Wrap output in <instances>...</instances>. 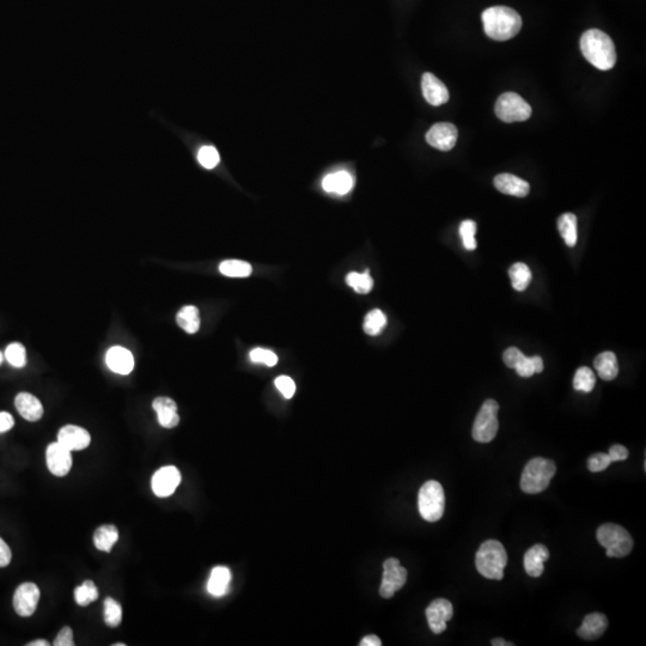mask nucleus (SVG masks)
<instances>
[{
    "label": "nucleus",
    "instance_id": "f257e3e1",
    "mask_svg": "<svg viewBox=\"0 0 646 646\" xmlns=\"http://www.w3.org/2000/svg\"><path fill=\"white\" fill-rule=\"evenodd\" d=\"M581 50L585 59L598 70H612L617 62L613 40L598 29H590L582 35Z\"/></svg>",
    "mask_w": 646,
    "mask_h": 646
},
{
    "label": "nucleus",
    "instance_id": "f03ea898",
    "mask_svg": "<svg viewBox=\"0 0 646 646\" xmlns=\"http://www.w3.org/2000/svg\"><path fill=\"white\" fill-rule=\"evenodd\" d=\"M483 29L487 36L495 41H507L520 33L522 18L514 8L493 6L483 13Z\"/></svg>",
    "mask_w": 646,
    "mask_h": 646
},
{
    "label": "nucleus",
    "instance_id": "7ed1b4c3",
    "mask_svg": "<svg viewBox=\"0 0 646 646\" xmlns=\"http://www.w3.org/2000/svg\"><path fill=\"white\" fill-rule=\"evenodd\" d=\"M507 565V553L499 541H485L479 548L475 556V566L479 573L487 579H503L504 569Z\"/></svg>",
    "mask_w": 646,
    "mask_h": 646
},
{
    "label": "nucleus",
    "instance_id": "20e7f679",
    "mask_svg": "<svg viewBox=\"0 0 646 646\" xmlns=\"http://www.w3.org/2000/svg\"><path fill=\"white\" fill-rule=\"evenodd\" d=\"M556 466L552 460L544 458H535L530 460L524 467L521 488L528 495H537L544 491L553 476L556 475Z\"/></svg>",
    "mask_w": 646,
    "mask_h": 646
},
{
    "label": "nucleus",
    "instance_id": "39448f33",
    "mask_svg": "<svg viewBox=\"0 0 646 646\" xmlns=\"http://www.w3.org/2000/svg\"><path fill=\"white\" fill-rule=\"evenodd\" d=\"M596 536L610 558H624L633 549V539L630 532L618 524H603L597 529Z\"/></svg>",
    "mask_w": 646,
    "mask_h": 646
},
{
    "label": "nucleus",
    "instance_id": "423d86ee",
    "mask_svg": "<svg viewBox=\"0 0 646 646\" xmlns=\"http://www.w3.org/2000/svg\"><path fill=\"white\" fill-rule=\"evenodd\" d=\"M419 514L427 522H437L442 518L446 507V495L442 485L429 480L422 485L418 495Z\"/></svg>",
    "mask_w": 646,
    "mask_h": 646
},
{
    "label": "nucleus",
    "instance_id": "0eeeda50",
    "mask_svg": "<svg viewBox=\"0 0 646 646\" xmlns=\"http://www.w3.org/2000/svg\"><path fill=\"white\" fill-rule=\"evenodd\" d=\"M498 411L499 405L497 401L488 399L483 402L479 413L476 414L472 431L474 441L479 443H490L495 439L499 429L497 418Z\"/></svg>",
    "mask_w": 646,
    "mask_h": 646
},
{
    "label": "nucleus",
    "instance_id": "6e6552de",
    "mask_svg": "<svg viewBox=\"0 0 646 646\" xmlns=\"http://www.w3.org/2000/svg\"><path fill=\"white\" fill-rule=\"evenodd\" d=\"M495 115L504 123H522L532 116V106L516 92L502 95L495 106Z\"/></svg>",
    "mask_w": 646,
    "mask_h": 646
},
{
    "label": "nucleus",
    "instance_id": "1a4fd4ad",
    "mask_svg": "<svg viewBox=\"0 0 646 646\" xmlns=\"http://www.w3.org/2000/svg\"><path fill=\"white\" fill-rule=\"evenodd\" d=\"M407 581V570L402 568L400 561L389 558L383 564V578L380 588V595L383 598H392L397 591L402 589Z\"/></svg>",
    "mask_w": 646,
    "mask_h": 646
},
{
    "label": "nucleus",
    "instance_id": "9d476101",
    "mask_svg": "<svg viewBox=\"0 0 646 646\" xmlns=\"http://www.w3.org/2000/svg\"><path fill=\"white\" fill-rule=\"evenodd\" d=\"M40 601V589L34 583H23L13 593V608L20 617H32Z\"/></svg>",
    "mask_w": 646,
    "mask_h": 646
},
{
    "label": "nucleus",
    "instance_id": "9b49d317",
    "mask_svg": "<svg viewBox=\"0 0 646 646\" xmlns=\"http://www.w3.org/2000/svg\"><path fill=\"white\" fill-rule=\"evenodd\" d=\"M458 128L453 123H436L426 133V142L441 151H450L458 142Z\"/></svg>",
    "mask_w": 646,
    "mask_h": 646
},
{
    "label": "nucleus",
    "instance_id": "f8f14e48",
    "mask_svg": "<svg viewBox=\"0 0 646 646\" xmlns=\"http://www.w3.org/2000/svg\"><path fill=\"white\" fill-rule=\"evenodd\" d=\"M72 451L59 442L50 443L46 451L47 467L55 476H65L72 468Z\"/></svg>",
    "mask_w": 646,
    "mask_h": 646
},
{
    "label": "nucleus",
    "instance_id": "ddd939ff",
    "mask_svg": "<svg viewBox=\"0 0 646 646\" xmlns=\"http://www.w3.org/2000/svg\"><path fill=\"white\" fill-rule=\"evenodd\" d=\"M180 483L181 473L176 467H163L152 476V491L160 498H167L176 491Z\"/></svg>",
    "mask_w": 646,
    "mask_h": 646
},
{
    "label": "nucleus",
    "instance_id": "4468645a",
    "mask_svg": "<svg viewBox=\"0 0 646 646\" xmlns=\"http://www.w3.org/2000/svg\"><path fill=\"white\" fill-rule=\"evenodd\" d=\"M454 615L453 605L448 600L438 598L434 600L426 610V618L429 628L434 634H441L446 630V622L451 620Z\"/></svg>",
    "mask_w": 646,
    "mask_h": 646
},
{
    "label": "nucleus",
    "instance_id": "2eb2a0df",
    "mask_svg": "<svg viewBox=\"0 0 646 646\" xmlns=\"http://www.w3.org/2000/svg\"><path fill=\"white\" fill-rule=\"evenodd\" d=\"M422 90L424 97L431 106H442L449 101V91L446 84L429 72L422 74Z\"/></svg>",
    "mask_w": 646,
    "mask_h": 646
},
{
    "label": "nucleus",
    "instance_id": "dca6fc26",
    "mask_svg": "<svg viewBox=\"0 0 646 646\" xmlns=\"http://www.w3.org/2000/svg\"><path fill=\"white\" fill-rule=\"evenodd\" d=\"M57 442L71 450L78 451L90 446L91 436L85 429L76 425H66L57 434Z\"/></svg>",
    "mask_w": 646,
    "mask_h": 646
},
{
    "label": "nucleus",
    "instance_id": "f3484780",
    "mask_svg": "<svg viewBox=\"0 0 646 646\" xmlns=\"http://www.w3.org/2000/svg\"><path fill=\"white\" fill-rule=\"evenodd\" d=\"M106 362L108 368L119 375H128L135 368L133 355L121 346H114L106 352Z\"/></svg>",
    "mask_w": 646,
    "mask_h": 646
},
{
    "label": "nucleus",
    "instance_id": "a211bd4d",
    "mask_svg": "<svg viewBox=\"0 0 646 646\" xmlns=\"http://www.w3.org/2000/svg\"><path fill=\"white\" fill-rule=\"evenodd\" d=\"M160 426L165 429H174L180 422V415L177 413V405L170 397H157L152 402Z\"/></svg>",
    "mask_w": 646,
    "mask_h": 646
},
{
    "label": "nucleus",
    "instance_id": "6ab92c4d",
    "mask_svg": "<svg viewBox=\"0 0 646 646\" xmlns=\"http://www.w3.org/2000/svg\"><path fill=\"white\" fill-rule=\"evenodd\" d=\"M495 187L499 192L517 198L527 197L530 191V186L527 181L511 174H500L495 176Z\"/></svg>",
    "mask_w": 646,
    "mask_h": 646
},
{
    "label": "nucleus",
    "instance_id": "aec40b11",
    "mask_svg": "<svg viewBox=\"0 0 646 646\" xmlns=\"http://www.w3.org/2000/svg\"><path fill=\"white\" fill-rule=\"evenodd\" d=\"M15 406L21 417L28 422H39L43 415V406L33 394H18L15 399Z\"/></svg>",
    "mask_w": 646,
    "mask_h": 646
},
{
    "label": "nucleus",
    "instance_id": "412c9836",
    "mask_svg": "<svg viewBox=\"0 0 646 646\" xmlns=\"http://www.w3.org/2000/svg\"><path fill=\"white\" fill-rule=\"evenodd\" d=\"M608 627V619L601 613H591L585 617L577 634L585 640H595L603 635Z\"/></svg>",
    "mask_w": 646,
    "mask_h": 646
},
{
    "label": "nucleus",
    "instance_id": "4be33fe9",
    "mask_svg": "<svg viewBox=\"0 0 646 646\" xmlns=\"http://www.w3.org/2000/svg\"><path fill=\"white\" fill-rule=\"evenodd\" d=\"M549 558V551L544 544H535L524 556V570L530 577H540L544 573V563Z\"/></svg>",
    "mask_w": 646,
    "mask_h": 646
},
{
    "label": "nucleus",
    "instance_id": "5701e85b",
    "mask_svg": "<svg viewBox=\"0 0 646 646\" xmlns=\"http://www.w3.org/2000/svg\"><path fill=\"white\" fill-rule=\"evenodd\" d=\"M231 572L225 566H216L207 582V591L213 597H221L229 591Z\"/></svg>",
    "mask_w": 646,
    "mask_h": 646
},
{
    "label": "nucleus",
    "instance_id": "b1692460",
    "mask_svg": "<svg viewBox=\"0 0 646 646\" xmlns=\"http://www.w3.org/2000/svg\"><path fill=\"white\" fill-rule=\"evenodd\" d=\"M355 180L348 172H338L327 175L322 181V187L326 192L336 193L340 195L348 194L353 188Z\"/></svg>",
    "mask_w": 646,
    "mask_h": 646
},
{
    "label": "nucleus",
    "instance_id": "393cba45",
    "mask_svg": "<svg viewBox=\"0 0 646 646\" xmlns=\"http://www.w3.org/2000/svg\"><path fill=\"white\" fill-rule=\"evenodd\" d=\"M593 366L602 380H613L618 376V359L613 352L605 351L600 353L593 360Z\"/></svg>",
    "mask_w": 646,
    "mask_h": 646
},
{
    "label": "nucleus",
    "instance_id": "a878e982",
    "mask_svg": "<svg viewBox=\"0 0 646 646\" xmlns=\"http://www.w3.org/2000/svg\"><path fill=\"white\" fill-rule=\"evenodd\" d=\"M119 540V530L115 525L108 524L99 527L94 534V544L97 549L109 553Z\"/></svg>",
    "mask_w": 646,
    "mask_h": 646
},
{
    "label": "nucleus",
    "instance_id": "bb28decb",
    "mask_svg": "<svg viewBox=\"0 0 646 646\" xmlns=\"http://www.w3.org/2000/svg\"><path fill=\"white\" fill-rule=\"evenodd\" d=\"M176 322L188 334H194L200 328V316L199 309L194 305H186L176 316Z\"/></svg>",
    "mask_w": 646,
    "mask_h": 646
},
{
    "label": "nucleus",
    "instance_id": "cd10ccee",
    "mask_svg": "<svg viewBox=\"0 0 646 646\" xmlns=\"http://www.w3.org/2000/svg\"><path fill=\"white\" fill-rule=\"evenodd\" d=\"M558 229L569 247L577 245V217L573 213H564L558 219Z\"/></svg>",
    "mask_w": 646,
    "mask_h": 646
},
{
    "label": "nucleus",
    "instance_id": "c85d7f7f",
    "mask_svg": "<svg viewBox=\"0 0 646 646\" xmlns=\"http://www.w3.org/2000/svg\"><path fill=\"white\" fill-rule=\"evenodd\" d=\"M219 272L230 278H247L253 272V268L252 265L246 261L226 260L219 265Z\"/></svg>",
    "mask_w": 646,
    "mask_h": 646
},
{
    "label": "nucleus",
    "instance_id": "c756f323",
    "mask_svg": "<svg viewBox=\"0 0 646 646\" xmlns=\"http://www.w3.org/2000/svg\"><path fill=\"white\" fill-rule=\"evenodd\" d=\"M509 275L511 279L512 287L520 292L525 290L532 282V272L529 270V267L522 262H517L515 265H512L511 268L509 270Z\"/></svg>",
    "mask_w": 646,
    "mask_h": 646
},
{
    "label": "nucleus",
    "instance_id": "7c9ffc66",
    "mask_svg": "<svg viewBox=\"0 0 646 646\" xmlns=\"http://www.w3.org/2000/svg\"><path fill=\"white\" fill-rule=\"evenodd\" d=\"M596 385V377L593 375V371L590 368L582 366L577 370L573 377V388L577 392L582 393H590L593 392Z\"/></svg>",
    "mask_w": 646,
    "mask_h": 646
},
{
    "label": "nucleus",
    "instance_id": "2f4dec72",
    "mask_svg": "<svg viewBox=\"0 0 646 646\" xmlns=\"http://www.w3.org/2000/svg\"><path fill=\"white\" fill-rule=\"evenodd\" d=\"M346 282L348 287H351L353 290L362 295H366L373 290V279L369 273V270H365V273H357V272L348 273Z\"/></svg>",
    "mask_w": 646,
    "mask_h": 646
},
{
    "label": "nucleus",
    "instance_id": "473e14b6",
    "mask_svg": "<svg viewBox=\"0 0 646 646\" xmlns=\"http://www.w3.org/2000/svg\"><path fill=\"white\" fill-rule=\"evenodd\" d=\"M387 326V317L378 309L369 312L364 319V331L368 336H376L382 333Z\"/></svg>",
    "mask_w": 646,
    "mask_h": 646
},
{
    "label": "nucleus",
    "instance_id": "72a5a7b5",
    "mask_svg": "<svg viewBox=\"0 0 646 646\" xmlns=\"http://www.w3.org/2000/svg\"><path fill=\"white\" fill-rule=\"evenodd\" d=\"M97 598H99V590L92 581H85L74 589V600L78 605L82 607L90 605L91 602L96 601Z\"/></svg>",
    "mask_w": 646,
    "mask_h": 646
},
{
    "label": "nucleus",
    "instance_id": "f704fd0d",
    "mask_svg": "<svg viewBox=\"0 0 646 646\" xmlns=\"http://www.w3.org/2000/svg\"><path fill=\"white\" fill-rule=\"evenodd\" d=\"M517 375L521 377H532L534 373H542L544 360L539 356L524 357L515 368Z\"/></svg>",
    "mask_w": 646,
    "mask_h": 646
},
{
    "label": "nucleus",
    "instance_id": "c9c22d12",
    "mask_svg": "<svg viewBox=\"0 0 646 646\" xmlns=\"http://www.w3.org/2000/svg\"><path fill=\"white\" fill-rule=\"evenodd\" d=\"M104 621L109 627H118L123 621V608L113 597L104 600Z\"/></svg>",
    "mask_w": 646,
    "mask_h": 646
},
{
    "label": "nucleus",
    "instance_id": "e433bc0d",
    "mask_svg": "<svg viewBox=\"0 0 646 646\" xmlns=\"http://www.w3.org/2000/svg\"><path fill=\"white\" fill-rule=\"evenodd\" d=\"M5 358L8 360V364L13 365L15 368H25L27 365V351L25 346L20 343L8 345L5 350Z\"/></svg>",
    "mask_w": 646,
    "mask_h": 646
},
{
    "label": "nucleus",
    "instance_id": "4c0bfd02",
    "mask_svg": "<svg viewBox=\"0 0 646 646\" xmlns=\"http://www.w3.org/2000/svg\"><path fill=\"white\" fill-rule=\"evenodd\" d=\"M460 236L462 238L463 247L467 250H474L476 248V241H475V233H476V223L473 221H463L458 228Z\"/></svg>",
    "mask_w": 646,
    "mask_h": 646
},
{
    "label": "nucleus",
    "instance_id": "58836bf2",
    "mask_svg": "<svg viewBox=\"0 0 646 646\" xmlns=\"http://www.w3.org/2000/svg\"><path fill=\"white\" fill-rule=\"evenodd\" d=\"M249 357L252 362L256 364L274 366L278 363V356L274 352L265 350V348H254L253 351L250 352Z\"/></svg>",
    "mask_w": 646,
    "mask_h": 646
},
{
    "label": "nucleus",
    "instance_id": "ea45409f",
    "mask_svg": "<svg viewBox=\"0 0 646 646\" xmlns=\"http://www.w3.org/2000/svg\"><path fill=\"white\" fill-rule=\"evenodd\" d=\"M198 160L204 168L213 169L216 165H218L221 158H219V153H218L216 149L212 148V146H204V148L200 149V151L198 153Z\"/></svg>",
    "mask_w": 646,
    "mask_h": 646
},
{
    "label": "nucleus",
    "instance_id": "a19ab883",
    "mask_svg": "<svg viewBox=\"0 0 646 646\" xmlns=\"http://www.w3.org/2000/svg\"><path fill=\"white\" fill-rule=\"evenodd\" d=\"M610 463H612V460H610V455L605 454V453H597L590 456L588 460V468L590 472L597 473V472L605 471L610 466Z\"/></svg>",
    "mask_w": 646,
    "mask_h": 646
},
{
    "label": "nucleus",
    "instance_id": "79ce46f5",
    "mask_svg": "<svg viewBox=\"0 0 646 646\" xmlns=\"http://www.w3.org/2000/svg\"><path fill=\"white\" fill-rule=\"evenodd\" d=\"M274 385L278 388L285 399H291L296 393L295 380L289 376H279L274 380Z\"/></svg>",
    "mask_w": 646,
    "mask_h": 646
},
{
    "label": "nucleus",
    "instance_id": "37998d69",
    "mask_svg": "<svg viewBox=\"0 0 646 646\" xmlns=\"http://www.w3.org/2000/svg\"><path fill=\"white\" fill-rule=\"evenodd\" d=\"M524 357L525 356L518 348H510L504 352L503 360L507 368L515 369L521 360L523 359Z\"/></svg>",
    "mask_w": 646,
    "mask_h": 646
},
{
    "label": "nucleus",
    "instance_id": "c03bdc74",
    "mask_svg": "<svg viewBox=\"0 0 646 646\" xmlns=\"http://www.w3.org/2000/svg\"><path fill=\"white\" fill-rule=\"evenodd\" d=\"M54 646H74V632L70 627H64L57 633V638L54 639Z\"/></svg>",
    "mask_w": 646,
    "mask_h": 646
},
{
    "label": "nucleus",
    "instance_id": "a18cd8bd",
    "mask_svg": "<svg viewBox=\"0 0 646 646\" xmlns=\"http://www.w3.org/2000/svg\"><path fill=\"white\" fill-rule=\"evenodd\" d=\"M608 455H610L612 462H619V461H625L630 454H628L627 448L620 444H615L610 448Z\"/></svg>",
    "mask_w": 646,
    "mask_h": 646
},
{
    "label": "nucleus",
    "instance_id": "49530a36",
    "mask_svg": "<svg viewBox=\"0 0 646 646\" xmlns=\"http://www.w3.org/2000/svg\"><path fill=\"white\" fill-rule=\"evenodd\" d=\"M13 559V553L8 544L0 537V568H6Z\"/></svg>",
    "mask_w": 646,
    "mask_h": 646
},
{
    "label": "nucleus",
    "instance_id": "de8ad7c7",
    "mask_svg": "<svg viewBox=\"0 0 646 646\" xmlns=\"http://www.w3.org/2000/svg\"><path fill=\"white\" fill-rule=\"evenodd\" d=\"M15 426V419L8 412H0V434H5Z\"/></svg>",
    "mask_w": 646,
    "mask_h": 646
},
{
    "label": "nucleus",
    "instance_id": "09e8293b",
    "mask_svg": "<svg viewBox=\"0 0 646 646\" xmlns=\"http://www.w3.org/2000/svg\"><path fill=\"white\" fill-rule=\"evenodd\" d=\"M360 646H380L382 645V642L380 639L375 635V634H370V635H366L364 638L362 639V642H359Z\"/></svg>",
    "mask_w": 646,
    "mask_h": 646
},
{
    "label": "nucleus",
    "instance_id": "8fccbe9b",
    "mask_svg": "<svg viewBox=\"0 0 646 646\" xmlns=\"http://www.w3.org/2000/svg\"><path fill=\"white\" fill-rule=\"evenodd\" d=\"M492 645L493 646H511V645H514V644H511V642H505L504 639H493V640H492Z\"/></svg>",
    "mask_w": 646,
    "mask_h": 646
},
{
    "label": "nucleus",
    "instance_id": "3c124183",
    "mask_svg": "<svg viewBox=\"0 0 646 646\" xmlns=\"http://www.w3.org/2000/svg\"><path fill=\"white\" fill-rule=\"evenodd\" d=\"M50 642L45 640V639H39V640H35V642H29L28 646H48Z\"/></svg>",
    "mask_w": 646,
    "mask_h": 646
},
{
    "label": "nucleus",
    "instance_id": "603ef678",
    "mask_svg": "<svg viewBox=\"0 0 646 646\" xmlns=\"http://www.w3.org/2000/svg\"><path fill=\"white\" fill-rule=\"evenodd\" d=\"M3 359H4V355H3L1 351H0V365H1V363H3Z\"/></svg>",
    "mask_w": 646,
    "mask_h": 646
},
{
    "label": "nucleus",
    "instance_id": "864d4df0",
    "mask_svg": "<svg viewBox=\"0 0 646 646\" xmlns=\"http://www.w3.org/2000/svg\"><path fill=\"white\" fill-rule=\"evenodd\" d=\"M114 646H125V644H123V642H118V644H114Z\"/></svg>",
    "mask_w": 646,
    "mask_h": 646
}]
</instances>
